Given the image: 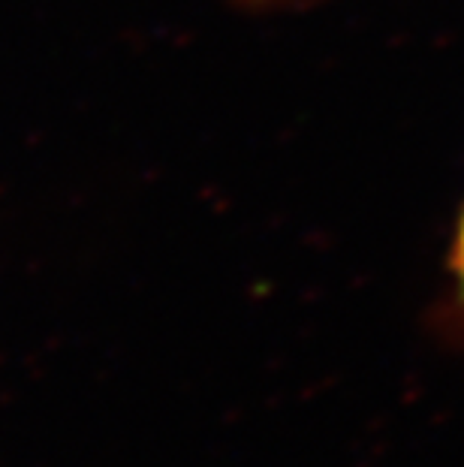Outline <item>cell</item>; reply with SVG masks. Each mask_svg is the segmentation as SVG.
I'll return each mask as SVG.
<instances>
[{"label": "cell", "mask_w": 464, "mask_h": 467, "mask_svg": "<svg viewBox=\"0 0 464 467\" xmlns=\"http://www.w3.org/2000/svg\"><path fill=\"white\" fill-rule=\"evenodd\" d=\"M452 272H456V286H459V302L464 307V217L456 235V247H452Z\"/></svg>", "instance_id": "1"}]
</instances>
